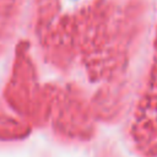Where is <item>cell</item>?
Instances as JSON below:
<instances>
[{
    "label": "cell",
    "mask_w": 157,
    "mask_h": 157,
    "mask_svg": "<svg viewBox=\"0 0 157 157\" xmlns=\"http://www.w3.org/2000/svg\"><path fill=\"white\" fill-rule=\"evenodd\" d=\"M22 0H0V22L11 21Z\"/></svg>",
    "instance_id": "1"
}]
</instances>
